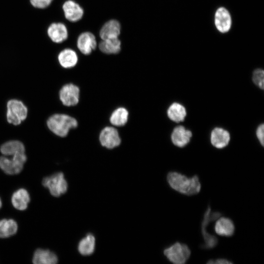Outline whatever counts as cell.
<instances>
[{
  "instance_id": "cell-1",
  "label": "cell",
  "mask_w": 264,
  "mask_h": 264,
  "mask_svg": "<svg viewBox=\"0 0 264 264\" xmlns=\"http://www.w3.org/2000/svg\"><path fill=\"white\" fill-rule=\"evenodd\" d=\"M167 180L173 189L187 196L196 195L201 189V184L197 175L188 177L178 172H171L167 175Z\"/></svg>"
},
{
  "instance_id": "cell-2",
  "label": "cell",
  "mask_w": 264,
  "mask_h": 264,
  "mask_svg": "<svg viewBox=\"0 0 264 264\" xmlns=\"http://www.w3.org/2000/svg\"><path fill=\"white\" fill-rule=\"evenodd\" d=\"M48 129L60 137L66 136L69 131L77 127L78 123L73 117L64 114H55L46 121Z\"/></svg>"
},
{
  "instance_id": "cell-3",
  "label": "cell",
  "mask_w": 264,
  "mask_h": 264,
  "mask_svg": "<svg viewBox=\"0 0 264 264\" xmlns=\"http://www.w3.org/2000/svg\"><path fill=\"white\" fill-rule=\"evenodd\" d=\"M221 215L219 212H211V208L208 206L204 215L201 222V234L204 240V243L201 247L204 249H211L214 248L218 243V239L215 236H213L207 232V226L210 222L217 220Z\"/></svg>"
},
{
  "instance_id": "cell-4",
  "label": "cell",
  "mask_w": 264,
  "mask_h": 264,
  "mask_svg": "<svg viewBox=\"0 0 264 264\" xmlns=\"http://www.w3.org/2000/svg\"><path fill=\"white\" fill-rule=\"evenodd\" d=\"M6 107V119L9 123L18 125L26 118L28 110L21 101L10 100L7 102Z\"/></svg>"
},
{
  "instance_id": "cell-5",
  "label": "cell",
  "mask_w": 264,
  "mask_h": 264,
  "mask_svg": "<svg viewBox=\"0 0 264 264\" xmlns=\"http://www.w3.org/2000/svg\"><path fill=\"white\" fill-rule=\"evenodd\" d=\"M167 259L175 264H184L189 259L191 251L184 243L176 242L164 250Z\"/></svg>"
},
{
  "instance_id": "cell-6",
  "label": "cell",
  "mask_w": 264,
  "mask_h": 264,
  "mask_svg": "<svg viewBox=\"0 0 264 264\" xmlns=\"http://www.w3.org/2000/svg\"><path fill=\"white\" fill-rule=\"evenodd\" d=\"M27 159L25 153L16 154L10 158L0 157V168L6 174L13 175L20 173Z\"/></svg>"
},
{
  "instance_id": "cell-7",
  "label": "cell",
  "mask_w": 264,
  "mask_h": 264,
  "mask_svg": "<svg viewBox=\"0 0 264 264\" xmlns=\"http://www.w3.org/2000/svg\"><path fill=\"white\" fill-rule=\"evenodd\" d=\"M43 185L49 189L54 197H58L65 194L67 190V183L63 173H56L44 177L42 181Z\"/></svg>"
},
{
  "instance_id": "cell-8",
  "label": "cell",
  "mask_w": 264,
  "mask_h": 264,
  "mask_svg": "<svg viewBox=\"0 0 264 264\" xmlns=\"http://www.w3.org/2000/svg\"><path fill=\"white\" fill-rule=\"evenodd\" d=\"M79 88L77 86L68 84L64 85L60 89L59 97L65 106H75L79 102Z\"/></svg>"
},
{
  "instance_id": "cell-9",
  "label": "cell",
  "mask_w": 264,
  "mask_h": 264,
  "mask_svg": "<svg viewBox=\"0 0 264 264\" xmlns=\"http://www.w3.org/2000/svg\"><path fill=\"white\" fill-rule=\"evenodd\" d=\"M99 140L101 145L108 149H112L121 143L117 130L111 127H107L101 131Z\"/></svg>"
},
{
  "instance_id": "cell-10",
  "label": "cell",
  "mask_w": 264,
  "mask_h": 264,
  "mask_svg": "<svg viewBox=\"0 0 264 264\" xmlns=\"http://www.w3.org/2000/svg\"><path fill=\"white\" fill-rule=\"evenodd\" d=\"M97 42L95 36L89 32L81 33L77 41V46L80 52L89 55L96 48Z\"/></svg>"
},
{
  "instance_id": "cell-11",
  "label": "cell",
  "mask_w": 264,
  "mask_h": 264,
  "mask_svg": "<svg viewBox=\"0 0 264 264\" xmlns=\"http://www.w3.org/2000/svg\"><path fill=\"white\" fill-rule=\"evenodd\" d=\"M47 34L54 43H61L66 41L68 35V30L65 24L62 22H53L47 28Z\"/></svg>"
},
{
  "instance_id": "cell-12",
  "label": "cell",
  "mask_w": 264,
  "mask_h": 264,
  "mask_svg": "<svg viewBox=\"0 0 264 264\" xmlns=\"http://www.w3.org/2000/svg\"><path fill=\"white\" fill-rule=\"evenodd\" d=\"M65 18L71 22L80 20L84 15V10L77 2L72 0L66 1L62 5Z\"/></svg>"
},
{
  "instance_id": "cell-13",
  "label": "cell",
  "mask_w": 264,
  "mask_h": 264,
  "mask_svg": "<svg viewBox=\"0 0 264 264\" xmlns=\"http://www.w3.org/2000/svg\"><path fill=\"white\" fill-rule=\"evenodd\" d=\"M121 32V25L116 20L107 22L101 27L99 36L102 40L118 38Z\"/></svg>"
},
{
  "instance_id": "cell-14",
  "label": "cell",
  "mask_w": 264,
  "mask_h": 264,
  "mask_svg": "<svg viewBox=\"0 0 264 264\" xmlns=\"http://www.w3.org/2000/svg\"><path fill=\"white\" fill-rule=\"evenodd\" d=\"M215 23L217 29L222 33L227 32L231 26V19L228 11L224 7H220L215 15Z\"/></svg>"
},
{
  "instance_id": "cell-15",
  "label": "cell",
  "mask_w": 264,
  "mask_h": 264,
  "mask_svg": "<svg viewBox=\"0 0 264 264\" xmlns=\"http://www.w3.org/2000/svg\"><path fill=\"white\" fill-rule=\"evenodd\" d=\"M192 136L191 132L186 130L182 126H178L174 128L171 135L173 144L179 147H183L190 141Z\"/></svg>"
},
{
  "instance_id": "cell-16",
  "label": "cell",
  "mask_w": 264,
  "mask_h": 264,
  "mask_svg": "<svg viewBox=\"0 0 264 264\" xmlns=\"http://www.w3.org/2000/svg\"><path fill=\"white\" fill-rule=\"evenodd\" d=\"M215 232L223 237H231L235 232V226L233 221L226 217H219L215 225Z\"/></svg>"
},
{
  "instance_id": "cell-17",
  "label": "cell",
  "mask_w": 264,
  "mask_h": 264,
  "mask_svg": "<svg viewBox=\"0 0 264 264\" xmlns=\"http://www.w3.org/2000/svg\"><path fill=\"white\" fill-rule=\"evenodd\" d=\"M229 133L222 128H214L211 133V142L215 147L221 149L226 147L230 140Z\"/></svg>"
},
{
  "instance_id": "cell-18",
  "label": "cell",
  "mask_w": 264,
  "mask_h": 264,
  "mask_svg": "<svg viewBox=\"0 0 264 264\" xmlns=\"http://www.w3.org/2000/svg\"><path fill=\"white\" fill-rule=\"evenodd\" d=\"M30 198L28 191L23 188L16 191L11 197L13 206L19 210H24L28 206Z\"/></svg>"
},
{
  "instance_id": "cell-19",
  "label": "cell",
  "mask_w": 264,
  "mask_h": 264,
  "mask_svg": "<svg viewBox=\"0 0 264 264\" xmlns=\"http://www.w3.org/2000/svg\"><path fill=\"white\" fill-rule=\"evenodd\" d=\"M78 60L77 53L71 48L62 50L58 55V60L60 65L65 68L74 67L77 64Z\"/></svg>"
},
{
  "instance_id": "cell-20",
  "label": "cell",
  "mask_w": 264,
  "mask_h": 264,
  "mask_svg": "<svg viewBox=\"0 0 264 264\" xmlns=\"http://www.w3.org/2000/svg\"><path fill=\"white\" fill-rule=\"evenodd\" d=\"M32 262L35 264H55L58 262V258L50 250L39 248L35 251Z\"/></svg>"
},
{
  "instance_id": "cell-21",
  "label": "cell",
  "mask_w": 264,
  "mask_h": 264,
  "mask_svg": "<svg viewBox=\"0 0 264 264\" xmlns=\"http://www.w3.org/2000/svg\"><path fill=\"white\" fill-rule=\"evenodd\" d=\"M23 144L19 140H10L2 144L0 152L4 156H13L16 154L25 153Z\"/></svg>"
},
{
  "instance_id": "cell-22",
  "label": "cell",
  "mask_w": 264,
  "mask_h": 264,
  "mask_svg": "<svg viewBox=\"0 0 264 264\" xmlns=\"http://www.w3.org/2000/svg\"><path fill=\"white\" fill-rule=\"evenodd\" d=\"M121 43L118 38L102 40L99 44L100 50L107 54H115L121 50Z\"/></svg>"
},
{
  "instance_id": "cell-23",
  "label": "cell",
  "mask_w": 264,
  "mask_h": 264,
  "mask_svg": "<svg viewBox=\"0 0 264 264\" xmlns=\"http://www.w3.org/2000/svg\"><path fill=\"white\" fill-rule=\"evenodd\" d=\"M18 224L13 219L0 220V238H6L15 234L18 230Z\"/></svg>"
},
{
  "instance_id": "cell-24",
  "label": "cell",
  "mask_w": 264,
  "mask_h": 264,
  "mask_svg": "<svg viewBox=\"0 0 264 264\" xmlns=\"http://www.w3.org/2000/svg\"><path fill=\"white\" fill-rule=\"evenodd\" d=\"M167 115L172 121L178 123L183 121L186 115L185 107L178 103H173L167 110Z\"/></svg>"
},
{
  "instance_id": "cell-25",
  "label": "cell",
  "mask_w": 264,
  "mask_h": 264,
  "mask_svg": "<svg viewBox=\"0 0 264 264\" xmlns=\"http://www.w3.org/2000/svg\"><path fill=\"white\" fill-rule=\"evenodd\" d=\"M95 244L94 237L89 234L79 242L78 247L79 252L83 255H90L94 250Z\"/></svg>"
},
{
  "instance_id": "cell-26",
  "label": "cell",
  "mask_w": 264,
  "mask_h": 264,
  "mask_svg": "<svg viewBox=\"0 0 264 264\" xmlns=\"http://www.w3.org/2000/svg\"><path fill=\"white\" fill-rule=\"evenodd\" d=\"M128 111L124 108H118L111 114L110 120V123L115 126H123L127 122Z\"/></svg>"
},
{
  "instance_id": "cell-27",
  "label": "cell",
  "mask_w": 264,
  "mask_h": 264,
  "mask_svg": "<svg viewBox=\"0 0 264 264\" xmlns=\"http://www.w3.org/2000/svg\"><path fill=\"white\" fill-rule=\"evenodd\" d=\"M264 71L262 69L258 68L255 69L252 75V80L254 83L261 89L264 88Z\"/></svg>"
},
{
  "instance_id": "cell-28",
  "label": "cell",
  "mask_w": 264,
  "mask_h": 264,
  "mask_svg": "<svg viewBox=\"0 0 264 264\" xmlns=\"http://www.w3.org/2000/svg\"><path fill=\"white\" fill-rule=\"evenodd\" d=\"M53 0H30L32 6L38 9H44L48 7Z\"/></svg>"
},
{
  "instance_id": "cell-29",
  "label": "cell",
  "mask_w": 264,
  "mask_h": 264,
  "mask_svg": "<svg viewBox=\"0 0 264 264\" xmlns=\"http://www.w3.org/2000/svg\"><path fill=\"white\" fill-rule=\"evenodd\" d=\"M264 124H262L257 128L256 130L257 137L263 146H264Z\"/></svg>"
},
{
  "instance_id": "cell-30",
  "label": "cell",
  "mask_w": 264,
  "mask_h": 264,
  "mask_svg": "<svg viewBox=\"0 0 264 264\" xmlns=\"http://www.w3.org/2000/svg\"><path fill=\"white\" fill-rule=\"evenodd\" d=\"M232 263V262L224 258H219L216 260H209L207 262V264H231Z\"/></svg>"
},
{
  "instance_id": "cell-31",
  "label": "cell",
  "mask_w": 264,
  "mask_h": 264,
  "mask_svg": "<svg viewBox=\"0 0 264 264\" xmlns=\"http://www.w3.org/2000/svg\"><path fill=\"white\" fill-rule=\"evenodd\" d=\"M1 206H2V202H1V199L0 198V209L1 207Z\"/></svg>"
}]
</instances>
